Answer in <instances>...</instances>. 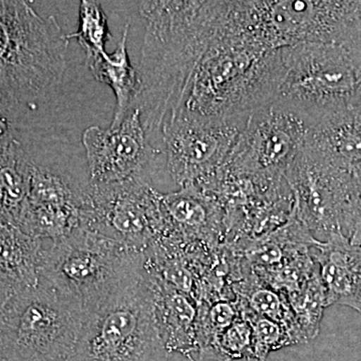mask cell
<instances>
[{
    "instance_id": "obj_1",
    "label": "cell",
    "mask_w": 361,
    "mask_h": 361,
    "mask_svg": "<svg viewBox=\"0 0 361 361\" xmlns=\"http://www.w3.org/2000/svg\"><path fill=\"white\" fill-rule=\"evenodd\" d=\"M146 21L135 104L152 144H159L166 118L177 110L195 66L217 30L220 1H144Z\"/></svg>"
},
{
    "instance_id": "obj_2",
    "label": "cell",
    "mask_w": 361,
    "mask_h": 361,
    "mask_svg": "<svg viewBox=\"0 0 361 361\" xmlns=\"http://www.w3.org/2000/svg\"><path fill=\"white\" fill-rule=\"evenodd\" d=\"M70 40L54 16L30 2L0 0V104L33 130H47L68 71Z\"/></svg>"
},
{
    "instance_id": "obj_3",
    "label": "cell",
    "mask_w": 361,
    "mask_h": 361,
    "mask_svg": "<svg viewBox=\"0 0 361 361\" xmlns=\"http://www.w3.org/2000/svg\"><path fill=\"white\" fill-rule=\"evenodd\" d=\"M220 18L177 110L230 116L250 114L273 101L281 73V49H267L228 23L223 13Z\"/></svg>"
},
{
    "instance_id": "obj_4",
    "label": "cell",
    "mask_w": 361,
    "mask_h": 361,
    "mask_svg": "<svg viewBox=\"0 0 361 361\" xmlns=\"http://www.w3.org/2000/svg\"><path fill=\"white\" fill-rule=\"evenodd\" d=\"M155 280L145 259L85 315L68 361H159L168 355L157 329Z\"/></svg>"
},
{
    "instance_id": "obj_5",
    "label": "cell",
    "mask_w": 361,
    "mask_h": 361,
    "mask_svg": "<svg viewBox=\"0 0 361 361\" xmlns=\"http://www.w3.org/2000/svg\"><path fill=\"white\" fill-rule=\"evenodd\" d=\"M146 253L78 228L44 240L39 281L85 315L104 302L145 262Z\"/></svg>"
},
{
    "instance_id": "obj_6",
    "label": "cell",
    "mask_w": 361,
    "mask_h": 361,
    "mask_svg": "<svg viewBox=\"0 0 361 361\" xmlns=\"http://www.w3.org/2000/svg\"><path fill=\"white\" fill-rule=\"evenodd\" d=\"M281 73L273 103L307 125L361 104V61L342 45L304 42L280 49Z\"/></svg>"
},
{
    "instance_id": "obj_7",
    "label": "cell",
    "mask_w": 361,
    "mask_h": 361,
    "mask_svg": "<svg viewBox=\"0 0 361 361\" xmlns=\"http://www.w3.org/2000/svg\"><path fill=\"white\" fill-rule=\"evenodd\" d=\"M85 317L39 281L16 294L0 319V360L68 361Z\"/></svg>"
},
{
    "instance_id": "obj_8",
    "label": "cell",
    "mask_w": 361,
    "mask_h": 361,
    "mask_svg": "<svg viewBox=\"0 0 361 361\" xmlns=\"http://www.w3.org/2000/svg\"><path fill=\"white\" fill-rule=\"evenodd\" d=\"M248 116L173 111L161 128V154L171 188L201 189L212 179L231 153Z\"/></svg>"
},
{
    "instance_id": "obj_9",
    "label": "cell",
    "mask_w": 361,
    "mask_h": 361,
    "mask_svg": "<svg viewBox=\"0 0 361 361\" xmlns=\"http://www.w3.org/2000/svg\"><path fill=\"white\" fill-rule=\"evenodd\" d=\"M252 27L271 49L304 42L345 47L361 23V1H248Z\"/></svg>"
},
{
    "instance_id": "obj_10",
    "label": "cell",
    "mask_w": 361,
    "mask_h": 361,
    "mask_svg": "<svg viewBox=\"0 0 361 361\" xmlns=\"http://www.w3.org/2000/svg\"><path fill=\"white\" fill-rule=\"evenodd\" d=\"M161 194L137 179L92 185L80 212V228L146 252L165 235Z\"/></svg>"
},
{
    "instance_id": "obj_11",
    "label": "cell",
    "mask_w": 361,
    "mask_h": 361,
    "mask_svg": "<svg viewBox=\"0 0 361 361\" xmlns=\"http://www.w3.org/2000/svg\"><path fill=\"white\" fill-rule=\"evenodd\" d=\"M32 158L30 193L20 229L35 238L56 240L80 228V212L89 194L87 165H70L63 158H47V149Z\"/></svg>"
},
{
    "instance_id": "obj_12",
    "label": "cell",
    "mask_w": 361,
    "mask_h": 361,
    "mask_svg": "<svg viewBox=\"0 0 361 361\" xmlns=\"http://www.w3.org/2000/svg\"><path fill=\"white\" fill-rule=\"evenodd\" d=\"M82 142L92 185L137 179L157 191L159 186L171 188L164 157L149 142L137 104L116 127L87 128Z\"/></svg>"
},
{
    "instance_id": "obj_13",
    "label": "cell",
    "mask_w": 361,
    "mask_h": 361,
    "mask_svg": "<svg viewBox=\"0 0 361 361\" xmlns=\"http://www.w3.org/2000/svg\"><path fill=\"white\" fill-rule=\"evenodd\" d=\"M307 129L303 118L273 102L251 111L219 175L284 177L303 151Z\"/></svg>"
},
{
    "instance_id": "obj_14",
    "label": "cell",
    "mask_w": 361,
    "mask_h": 361,
    "mask_svg": "<svg viewBox=\"0 0 361 361\" xmlns=\"http://www.w3.org/2000/svg\"><path fill=\"white\" fill-rule=\"evenodd\" d=\"M293 195V213L320 242L343 235L353 189V172L301 152L284 175ZM344 236V235H343Z\"/></svg>"
},
{
    "instance_id": "obj_15",
    "label": "cell",
    "mask_w": 361,
    "mask_h": 361,
    "mask_svg": "<svg viewBox=\"0 0 361 361\" xmlns=\"http://www.w3.org/2000/svg\"><path fill=\"white\" fill-rule=\"evenodd\" d=\"M311 255L318 266L327 306L338 304L361 310V247L353 245L341 233L317 241Z\"/></svg>"
},
{
    "instance_id": "obj_16",
    "label": "cell",
    "mask_w": 361,
    "mask_h": 361,
    "mask_svg": "<svg viewBox=\"0 0 361 361\" xmlns=\"http://www.w3.org/2000/svg\"><path fill=\"white\" fill-rule=\"evenodd\" d=\"M304 151L344 170L361 168V104L334 111L308 126Z\"/></svg>"
},
{
    "instance_id": "obj_17",
    "label": "cell",
    "mask_w": 361,
    "mask_h": 361,
    "mask_svg": "<svg viewBox=\"0 0 361 361\" xmlns=\"http://www.w3.org/2000/svg\"><path fill=\"white\" fill-rule=\"evenodd\" d=\"M155 275V319L164 349L168 355L179 353L186 358L193 357L197 353L196 302Z\"/></svg>"
},
{
    "instance_id": "obj_18",
    "label": "cell",
    "mask_w": 361,
    "mask_h": 361,
    "mask_svg": "<svg viewBox=\"0 0 361 361\" xmlns=\"http://www.w3.org/2000/svg\"><path fill=\"white\" fill-rule=\"evenodd\" d=\"M130 25L123 26L122 37L113 54L108 52L85 58L90 73L99 82L108 85L115 94L116 106L110 127H116L135 106L141 90L139 71L130 63L128 54Z\"/></svg>"
},
{
    "instance_id": "obj_19",
    "label": "cell",
    "mask_w": 361,
    "mask_h": 361,
    "mask_svg": "<svg viewBox=\"0 0 361 361\" xmlns=\"http://www.w3.org/2000/svg\"><path fill=\"white\" fill-rule=\"evenodd\" d=\"M32 167L25 145L0 149V222L20 227L27 204Z\"/></svg>"
},
{
    "instance_id": "obj_20",
    "label": "cell",
    "mask_w": 361,
    "mask_h": 361,
    "mask_svg": "<svg viewBox=\"0 0 361 361\" xmlns=\"http://www.w3.org/2000/svg\"><path fill=\"white\" fill-rule=\"evenodd\" d=\"M44 243L16 226L0 222V270L21 289L37 286Z\"/></svg>"
},
{
    "instance_id": "obj_21",
    "label": "cell",
    "mask_w": 361,
    "mask_h": 361,
    "mask_svg": "<svg viewBox=\"0 0 361 361\" xmlns=\"http://www.w3.org/2000/svg\"><path fill=\"white\" fill-rule=\"evenodd\" d=\"M231 288L235 297L242 299L256 314L288 327L303 344L310 342L297 323L287 296L259 279L249 268L243 271L242 277L231 285Z\"/></svg>"
},
{
    "instance_id": "obj_22",
    "label": "cell",
    "mask_w": 361,
    "mask_h": 361,
    "mask_svg": "<svg viewBox=\"0 0 361 361\" xmlns=\"http://www.w3.org/2000/svg\"><path fill=\"white\" fill-rule=\"evenodd\" d=\"M240 315L250 324L252 331V358L265 361L272 351L287 346L303 344L299 336L283 324L256 314L242 299L235 297Z\"/></svg>"
},
{
    "instance_id": "obj_23",
    "label": "cell",
    "mask_w": 361,
    "mask_h": 361,
    "mask_svg": "<svg viewBox=\"0 0 361 361\" xmlns=\"http://www.w3.org/2000/svg\"><path fill=\"white\" fill-rule=\"evenodd\" d=\"M292 310L308 341L319 334L323 311L329 307L319 269L302 285L299 290L287 296Z\"/></svg>"
},
{
    "instance_id": "obj_24",
    "label": "cell",
    "mask_w": 361,
    "mask_h": 361,
    "mask_svg": "<svg viewBox=\"0 0 361 361\" xmlns=\"http://www.w3.org/2000/svg\"><path fill=\"white\" fill-rule=\"evenodd\" d=\"M196 361H232L252 358L250 324L240 315L198 353Z\"/></svg>"
},
{
    "instance_id": "obj_25",
    "label": "cell",
    "mask_w": 361,
    "mask_h": 361,
    "mask_svg": "<svg viewBox=\"0 0 361 361\" xmlns=\"http://www.w3.org/2000/svg\"><path fill=\"white\" fill-rule=\"evenodd\" d=\"M75 39L85 52V58L104 54L106 44L111 39L108 18L101 2L82 0L80 4V25L78 32L66 35Z\"/></svg>"
},
{
    "instance_id": "obj_26",
    "label": "cell",
    "mask_w": 361,
    "mask_h": 361,
    "mask_svg": "<svg viewBox=\"0 0 361 361\" xmlns=\"http://www.w3.org/2000/svg\"><path fill=\"white\" fill-rule=\"evenodd\" d=\"M35 133L18 116L0 104V149L14 144L28 146L37 140L33 139Z\"/></svg>"
},
{
    "instance_id": "obj_27",
    "label": "cell",
    "mask_w": 361,
    "mask_h": 361,
    "mask_svg": "<svg viewBox=\"0 0 361 361\" xmlns=\"http://www.w3.org/2000/svg\"><path fill=\"white\" fill-rule=\"evenodd\" d=\"M351 172L353 189L343 235L351 244L361 247V168Z\"/></svg>"
},
{
    "instance_id": "obj_28",
    "label": "cell",
    "mask_w": 361,
    "mask_h": 361,
    "mask_svg": "<svg viewBox=\"0 0 361 361\" xmlns=\"http://www.w3.org/2000/svg\"><path fill=\"white\" fill-rule=\"evenodd\" d=\"M23 290L25 289H21L4 271L0 270V319L11 301Z\"/></svg>"
},
{
    "instance_id": "obj_29",
    "label": "cell",
    "mask_w": 361,
    "mask_h": 361,
    "mask_svg": "<svg viewBox=\"0 0 361 361\" xmlns=\"http://www.w3.org/2000/svg\"><path fill=\"white\" fill-rule=\"evenodd\" d=\"M346 49H349L353 54L361 61V23L360 26V30H358L357 33H356L355 39H353L351 44L348 45Z\"/></svg>"
},
{
    "instance_id": "obj_30",
    "label": "cell",
    "mask_w": 361,
    "mask_h": 361,
    "mask_svg": "<svg viewBox=\"0 0 361 361\" xmlns=\"http://www.w3.org/2000/svg\"><path fill=\"white\" fill-rule=\"evenodd\" d=\"M188 360L189 361H196L194 360L193 357L188 358ZM243 361H259L257 360H255V358H246V360H243Z\"/></svg>"
},
{
    "instance_id": "obj_31",
    "label": "cell",
    "mask_w": 361,
    "mask_h": 361,
    "mask_svg": "<svg viewBox=\"0 0 361 361\" xmlns=\"http://www.w3.org/2000/svg\"><path fill=\"white\" fill-rule=\"evenodd\" d=\"M167 355H166L165 356H163V357H161V360H159V361H166V360H167Z\"/></svg>"
},
{
    "instance_id": "obj_32",
    "label": "cell",
    "mask_w": 361,
    "mask_h": 361,
    "mask_svg": "<svg viewBox=\"0 0 361 361\" xmlns=\"http://www.w3.org/2000/svg\"><path fill=\"white\" fill-rule=\"evenodd\" d=\"M360 314H361V310H360Z\"/></svg>"
},
{
    "instance_id": "obj_33",
    "label": "cell",
    "mask_w": 361,
    "mask_h": 361,
    "mask_svg": "<svg viewBox=\"0 0 361 361\" xmlns=\"http://www.w3.org/2000/svg\"><path fill=\"white\" fill-rule=\"evenodd\" d=\"M0 361H1V360H0Z\"/></svg>"
}]
</instances>
